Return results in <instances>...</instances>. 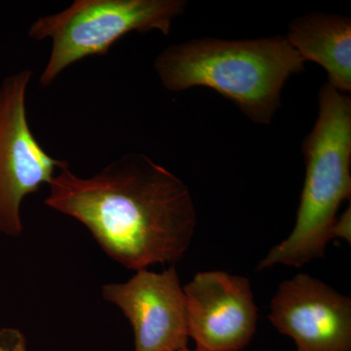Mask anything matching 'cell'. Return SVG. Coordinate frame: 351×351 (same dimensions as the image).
Masks as SVG:
<instances>
[{
	"mask_svg": "<svg viewBox=\"0 0 351 351\" xmlns=\"http://www.w3.org/2000/svg\"><path fill=\"white\" fill-rule=\"evenodd\" d=\"M48 186L45 204L86 226L126 269L175 265L193 241L197 217L188 186L145 154H123L89 178L66 163Z\"/></svg>",
	"mask_w": 351,
	"mask_h": 351,
	"instance_id": "6da1fadb",
	"label": "cell"
},
{
	"mask_svg": "<svg viewBox=\"0 0 351 351\" xmlns=\"http://www.w3.org/2000/svg\"><path fill=\"white\" fill-rule=\"evenodd\" d=\"M178 351H201L199 350H189V348H184V350H178Z\"/></svg>",
	"mask_w": 351,
	"mask_h": 351,
	"instance_id": "8fae6325",
	"label": "cell"
},
{
	"mask_svg": "<svg viewBox=\"0 0 351 351\" xmlns=\"http://www.w3.org/2000/svg\"><path fill=\"white\" fill-rule=\"evenodd\" d=\"M319 113L302 145L306 172L295 228L261 261L301 267L323 258L341 203L351 195V100L329 83L321 87Z\"/></svg>",
	"mask_w": 351,
	"mask_h": 351,
	"instance_id": "3957f363",
	"label": "cell"
},
{
	"mask_svg": "<svg viewBox=\"0 0 351 351\" xmlns=\"http://www.w3.org/2000/svg\"><path fill=\"white\" fill-rule=\"evenodd\" d=\"M184 288L189 338L201 351H239L256 332L250 281L221 270L198 272Z\"/></svg>",
	"mask_w": 351,
	"mask_h": 351,
	"instance_id": "52a82bcc",
	"label": "cell"
},
{
	"mask_svg": "<svg viewBox=\"0 0 351 351\" xmlns=\"http://www.w3.org/2000/svg\"><path fill=\"white\" fill-rule=\"evenodd\" d=\"M184 0H75L68 8L32 23L29 36L51 39L52 49L39 84L48 87L76 62L105 56L120 38L136 32L169 36L186 10Z\"/></svg>",
	"mask_w": 351,
	"mask_h": 351,
	"instance_id": "277c9868",
	"label": "cell"
},
{
	"mask_svg": "<svg viewBox=\"0 0 351 351\" xmlns=\"http://www.w3.org/2000/svg\"><path fill=\"white\" fill-rule=\"evenodd\" d=\"M269 319L294 339L297 351H350L351 300L319 279L300 274L284 281Z\"/></svg>",
	"mask_w": 351,
	"mask_h": 351,
	"instance_id": "ba28073f",
	"label": "cell"
},
{
	"mask_svg": "<svg viewBox=\"0 0 351 351\" xmlns=\"http://www.w3.org/2000/svg\"><path fill=\"white\" fill-rule=\"evenodd\" d=\"M32 77L31 69H24L0 85V233L12 239L24 232L23 200L69 163L49 156L32 134L25 107Z\"/></svg>",
	"mask_w": 351,
	"mask_h": 351,
	"instance_id": "5b68a950",
	"label": "cell"
},
{
	"mask_svg": "<svg viewBox=\"0 0 351 351\" xmlns=\"http://www.w3.org/2000/svg\"><path fill=\"white\" fill-rule=\"evenodd\" d=\"M351 209L350 206L346 209L339 218H337L335 223L334 228H332V239L339 237V239H345L350 244L351 233Z\"/></svg>",
	"mask_w": 351,
	"mask_h": 351,
	"instance_id": "30bf717a",
	"label": "cell"
},
{
	"mask_svg": "<svg viewBox=\"0 0 351 351\" xmlns=\"http://www.w3.org/2000/svg\"><path fill=\"white\" fill-rule=\"evenodd\" d=\"M304 62L326 69L329 84L341 93L351 90V21L335 14L311 13L293 20L286 36Z\"/></svg>",
	"mask_w": 351,
	"mask_h": 351,
	"instance_id": "9c48e42d",
	"label": "cell"
},
{
	"mask_svg": "<svg viewBox=\"0 0 351 351\" xmlns=\"http://www.w3.org/2000/svg\"><path fill=\"white\" fill-rule=\"evenodd\" d=\"M171 92L211 88L256 123L269 124L280 107L281 90L304 61L281 36L244 40L193 39L173 44L154 62Z\"/></svg>",
	"mask_w": 351,
	"mask_h": 351,
	"instance_id": "7a4b0ae2",
	"label": "cell"
},
{
	"mask_svg": "<svg viewBox=\"0 0 351 351\" xmlns=\"http://www.w3.org/2000/svg\"><path fill=\"white\" fill-rule=\"evenodd\" d=\"M101 295L130 321L134 351L188 348L186 298L174 265L162 272L137 270L127 282L105 284Z\"/></svg>",
	"mask_w": 351,
	"mask_h": 351,
	"instance_id": "8992f818",
	"label": "cell"
}]
</instances>
